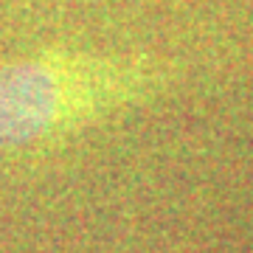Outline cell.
Returning a JSON list of instances; mask_svg holds the SVG:
<instances>
[{
    "mask_svg": "<svg viewBox=\"0 0 253 253\" xmlns=\"http://www.w3.org/2000/svg\"><path fill=\"white\" fill-rule=\"evenodd\" d=\"M169 71L141 54L42 51L0 65V149L56 141L155 99Z\"/></svg>",
    "mask_w": 253,
    "mask_h": 253,
    "instance_id": "obj_1",
    "label": "cell"
}]
</instances>
